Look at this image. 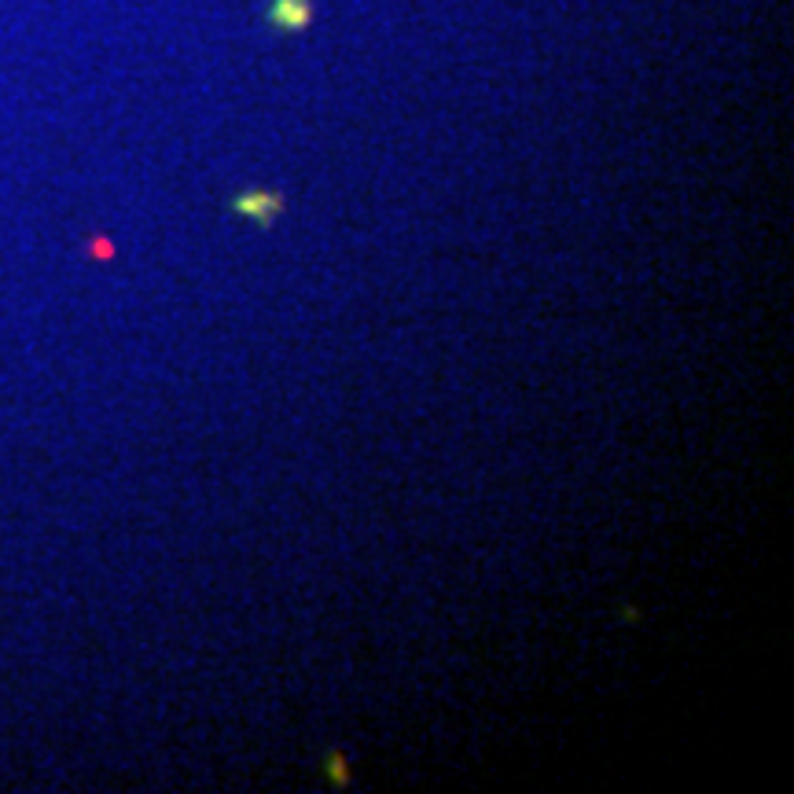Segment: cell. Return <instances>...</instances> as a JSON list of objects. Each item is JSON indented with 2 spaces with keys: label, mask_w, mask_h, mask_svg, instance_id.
Wrapping results in <instances>:
<instances>
[{
  "label": "cell",
  "mask_w": 794,
  "mask_h": 794,
  "mask_svg": "<svg viewBox=\"0 0 794 794\" xmlns=\"http://www.w3.org/2000/svg\"><path fill=\"white\" fill-rule=\"evenodd\" d=\"M232 210L243 214V217H250V221H258V225H269V221L284 210V199L273 195V192H247L232 203Z\"/></svg>",
  "instance_id": "obj_1"
},
{
  "label": "cell",
  "mask_w": 794,
  "mask_h": 794,
  "mask_svg": "<svg viewBox=\"0 0 794 794\" xmlns=\"http://www.w3.org/2000/svg\"><path fill=\"white\" fill-rule=\"evenodd\" d=\"M309 19H313L309 0H276L273 4V23L280 26V30H302Z\"/></svg>",
  "instance_id": "obj_2"
}]
</instances>
